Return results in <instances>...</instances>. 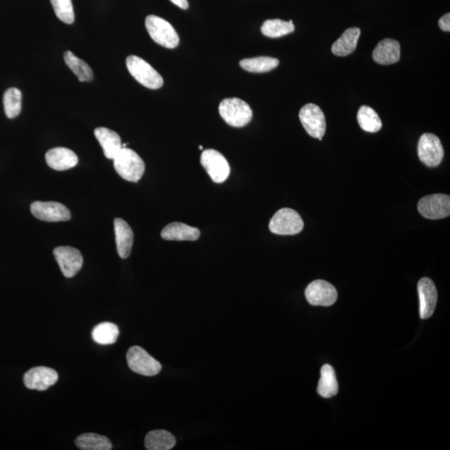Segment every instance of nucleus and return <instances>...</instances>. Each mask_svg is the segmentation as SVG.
<instances>
[{"instance_id": "obj_1", "label": "nucleus", "mask_w": 450, "mask_h": 450, "mask_svg": "<svg viewBox=\"0 0 450 450\" xmlns=\"http://www.w3.org/2000/svg\"><path fill=\"white\" fill-rule=\"evenodd\" d=\"M112 160L116 172L125 181L136 183L144 175V162L139 154L131 149H121Z\"/></svg>"}, {"instance_id": "obj_2", "label": "nucleus", "mask_w": 450, "mask_h": 450, "mask_svg": "<svg viewBox=\"0 0 450 450\" xmlns=\"http://www.w3.org/2000/svg\"><path fill=\"white\" fill-rule=\"evenodd\" d=\"M219 111L225 122L233 127H244L253 118L251 108L239 98L224 99L219 104Z\"/></svg>"}, {"instance_id": "obj_3", "label": "nucleus", "mask_w": 450, "mask_h": 450, "mask_svg": "<svg viewBox=\"0 0 450 450\" xmlns=\"http://www.w3.org/2000/svg\"><path fill=\"white\" fill-rule=\"evenodd\" d=\"M145 27L151 39L167 49L176 48L179 37L174 28L164 19L156 15H149L145 19Z\"/></svg>"}, {"instance_id": "obj_4", "label": "nucleus", "mask_w": 450, "mask_h": 450, "mask_svg": "<svg viewBox=\"0 0 450 450\" xmlns=\"http://www.w3.org/2000/svg\"><path fill=\"white\" fill-rule=\"evenodd\" d=\"M126 66L132 76L148 89H160L164 85L161 75L143 58L135 56H128L126 58Z\"/></svg>"}, {"instance_id": "obj_5", "label": "nucleus", "mask_w": 450, "mask_h": 450, "mask_svg": "<svg viewBox=\"0 0 450 450\" xmlns=\"http://www.w3.org/2000/svg\"><path fill=\"white\" fill-rule=\"evenodd\" d=\"M303 221L301 216L292 208L279 210L270 219L269 229L275 235H294L303 231Z\"/></svg>"}, {"instance_id": "obj_6", "label": "nucleus", "mask_w": 450, "mask_h": 450, "mask_svg": "<svg viewBox=\"0 0 450 450\" xmlns=\"http://www.w3.org/2000/svg\"><path fill=\"white\" fill-rule=\"evenodd\" d=\"M127 362L129 369L133 372L153 376L160 372L162 365L140 346H133L127 353Z\"/></svg>"}, {"instance_id": "obj_7", "label": "nucleus", "mask_w": 450, "mask_h": 450, "mask_svg": "<svg viewBox=\"0 0 450 450\" xmlns=\"http://www.w3.org/2000/svg\"><path fill=\"white\" fill-rule=\"evenodd\" d=\"M299 119L306 132L312 138L322 140L326 131V120L321 108L315 103H308L299 111Z\"/></svg>"}, {"instance_id": "obj_8", "label": "nucleus", "mask_w": 450, "mask_h": 450, "mask_svg": "<svg viewBox=\"0 0 450 450\" xmlns=\"http://www.w3.org/2000/svg\"><path fill=\"white\" fill-rule=\"evenodd\" d=\"M200 162L215 183H224L231 174V167L226 158L217 150H204Z\"/></svg>"}, {"instance_id": "obj_9", "label": "nucleus", "mask_w": 450, "mask_h": 450, "mask_svg": "<svg viewBox=\"0 0 450 450\" xmlns=\"http://www.w3.org/2000/svg\"><path fill=\"white\" fill-rule=\"evenodd\" d=\"M418 210L428 219L447 218L450 215L449 195L435 194L425 196L418 203Z\"/></svg>"}, {"instance_id": "obj_10", "label": "nucleus", "mask_w": 450, "mask_h": 450, "mask_svg": "<svg viewBox=\"0 0 450 450\" xmlns=\"http://www.w3.org/2000/svg\"><path fill=\"white\" fill-rule=\"evenodd\" d=\"M418 156L425 165L431 168L439 166L444 156V148L439 138L433 133H424L419 141Z\"/></svg>"}, {"instance_id": "obj_11", "label": "nucleus", "mask_w": 450, "mask_h": 450, "mask_svg": "<svg viewBox=\"0 0 450 450\" xmlns=\"http://www.w3.org/2000/svg\"><path fill=\"white\" fill-rule=\"evenodd\" d=\"M306 297L311 306L328 307L336 302L338 292L331 283L317 279L306 288Z\"/></svg>"}, {"instance_id": "obj_12", "label": "nucleus", "mask_w": 450, "mask_h": 450, "mask_svg": "<svg viewBox=\"0 0 450 450\" xmlns=\"http://www.w3.org/2000/svg\"><path fill=\"white\" fill-rule=\"evenodd\" d=\"M53 256L66 278L75 276L82 268L83 258L77 249L60 246L53 249Z\"/></svg>"}, {"instance_id": "obj_13", "label": "nucleus", "mask_w": 450, "mask_h": 450, "mask_svg": "<svg viewBox=\"0 0 450 450\" xmlns=\"http://www.w3.org/2000/svg\"><path fill=\"white\" fill-rule=\"evenodd\" d=\"M31 210L35 218L46 222H60L71 219L69 208L58 202H33Z\"/></svg>"}, {"instance_id": "obj_14", "label": "nucleus", "mask_w": 450, "mask_h": 450, "mask_svg": "<svg viewBox=\"0 0 450 450\" xmlns=\"http://www.w3.org/2000/svg\"><path fill=\"white\" fill-rule=\"evenodd\" d=\"M56 370L49 367L39 366L29 369L24 376V385L29 390L44 391L58 381Z\"/></svg>"}, {"instance_id": "obj_15", "label": "nucleus", "mask_w": 450, "mask_h": 450, "mask_svg": "<svg viewBox=\"0 0 450 450\" xmlns=\"http://www.w3.org/2000/svg\"><path fill=\"white\" fill-rule=\"evenodd\" d=\"M419 315L422 319L431 318L438 301V292L432 279L425 277L418 283Z\"/></svg>"}, {"instance_id": "obj_16", "label": "nucleus", "mask_w": 450, "mask_h": 450, "mask_svg": "<svg viewBox=\"0 0 450 450\" xmlns=\"http://www.w3.org/2000/svg\"><path fill=\"white\" fill-rule=\"evenodd\" d=\"M45 160L50 168L57 171H65L78 165L76 153L69 149L58 147L49 150Z\"/></svg>"}, {"instance_id": "obj_17", "label": "nucleus", "mask_w": 450, "mask_h": 450, "mask_svg": "<svg viewBox=\"0 0 450 450\" xmlns=\"http://www.w3.org/2000/svg\"><path fill=\"white\" fill-rule=\"evenodd\" d=\"M117 251L121 258L131 256L133 244V232L126 221L117 218L114 221Z\"/></svg>"}, {"instance_id": "obj_18", "label": "nucleus", "mask_w": 450, "mask_h": 450, "mask_svg": "<svg viewBox=\"0 0 450 450\" xmlns=\"http://www.w3.org/2000/svg\"><path fill=\"white\" fill-rule=\"evenodd\" d=\"M400 44L398 41L385 39L379 42L373 52V60L378 65H390L399 62Z\"/></svg>"}, {"instance_id": "obj_19", "label": "nucleus", "mask_w": 450, "mask_h": 450, "mask_svg": "<svg viewBox=\"0 0 450 450\" xmlns=\"http://www.w3.org/2000/svg\"><path fill=\"white\" fill-rule=\"evenodd\" d=\"M199 236V228L179 222L167 225L161 232V237L165 240L195 241Z\"/></svg>"}, {"instance_id": "obj_20", "label": "nucleus", "mask_w": 450, "mask_h": 450, "mask_svg": "<svg viewBox=\"0 0 450 450\" xmlns=\"http://www.w3.org/2000/svg\"><path fill=\"white\" fill-rule=\"evenodd\" d=\"M94 135L103 148L104 156L108 160H114L123 148L118 133L110 128L100 127L95 129Z\"/></svg>"}, {"instance_id": "obj_21", "label": "nucleus", "mask_w": 450, "mask_h": 450, "mask_svg": "<svg viewBox=\"0 0 450 450\" xmlns=\"http://www.w3.org/2000/svg\"><path fill=\"white\" fill-rule=\"evenodd\" d=\"M361 35L360 29L358 28H350L346 29L332 46V53L336 56H347L356 49L358 39Z\"/></svg>"}, {"instance_id": "obj_22", "label": "nucleus", "mask_w": 450, "mask_h": 450, "mask_svg": "<svg viewBox=\"0 0 450 450\" xmlns=\"http://www.w3.org/2000/svg\"><path fill=\"white\" fill-rule=\"evenodd\" d=\"M176 444V439L169 431L158 429L150 431L145 437V448L149 450H169Z\"/></svg>"}, {"instance_id": "obj_23", "label": "nucleus", "mask_w": 450, "mask_h": 450, "mask_svg": "<svg viewBox=\"0 0 450 450\" xmlns=\"http://www.w3.org/2000/svg\"><path fill=\"white\" fill-rule=\"evenodd\" d=\"M318 394L323 398H332L339 392L335 369L329 365H325L321 369V377L319 381Z\"/></svg>"}, {"instance_id": "obj_24", "label": "nucleus", "mask_w": 450, "mask_h": 450, "mask_svg": "<svg viewBox=\"0 0 450 450\" xmlns=\"http://www.w3.org/2000/svg\"><path fill=\"white\" fill-rule=\"evenodd\" d=\"M75 444L82 450H110L112 444L106 436L98 433H86L79 435L75 440Z\"/></svg>"}, {"instance_id": "obj_25", "label": "nucleus", "mask_w": 450, "mask_h": 450, "mask_svg": "<svg viewBox=\"0 0 450 450\" xmlns=\"http://www.w3.org/2000/svg\"><path fill=\"white\" fill-rule=\"evenodd\" d=\"M279 60L272 57L245 58L240 62L242 69L251 73H265L276 68Z\"/></svg>"}, {"instance_id": "obj_26", "label": "nucleus", "mask_w": 450, "mask_h": 450, "mask_svg": "<svg viewBox=\"0 0 450 450\" xmlns=\"http://www.w3.org/2000/svg\"><path fill=\"white\" fill-rule=\"evenodd\" d=\"M119 335V327L110 322L99 324L92 331L94 341L101 345L115 344L118 340Z\"/></svg>"}, {"instance_id": "obj_27", "label": "nucleus", "mask_w": 450, "mask_h": 450, "mask_svg": "<svg viewBox=\"0 0 450 450\" xmlns=\"http://www.w3.org/2000/svg\"><path fill=\"white\" fill-rule=\"evenodd\" d=\"M64 58L67 66L76 75L79 81L90 82L93 81V71L85 61L75 56L71 51H66Z\"/></svg>"}, {"instance_id": "obj_28", "label": "nucleus", "mask_w": 450, "mask_h": 450, "mask_svg": "<svg viewBox=\"0 0 450 450\" xmlns=\"http://www.w3.org/2000/svg\"><path fill=\"white\" fill-rule=\"evenodd\" d=\"M293 21L281 19H268L265 21L261 27L262 35L269 38H281L294 31Z\"/></svg>"}, {"instance_id": "obj_29", "label": "nucleus", "mask_w": 450, "mask_h": 450, "mask_svg": "<svg viewBox=\"0 0 450 450\" xmlns=\"http://www.w3.org/2000/svg\"><path fill=\"white\" fill-rule=\"evenodd\" d=\"M358 122L362 131L376 133L382 128V121L377 112L369 106H362L358 112Z\"/></svg>"}, {"instance_id": "obj_30", "label": "nucleus", "mask_w": 450, "mask_h": 450, "mask_svg": "<svg viewBox=\"0 0 450 450\" xmlns=\"http://www.w3.org/2000/svg\"><path fill=\"white\" fill-rule=\"evenodd\" d=\"M4 112L8 119H14L22 108V93L16 88H10L3 94Z\"/></svg>"}, {"instance_id": "obj_31", "label": "nucleus", "mask_w": 450, "mask_h": 450, "mask_svg": "<svg viewBox=\"0 0 450 450\" xmlns=\"http://www.w3.org/2000/svg\"><path fill=\"white\" fill-rule=\"evenodd\" d=\"M54 12L62 22L71 24L74 22V12L72 0H50Z\"/></svg>"}, {"instance_id": "obj_32", "label": "nucleus", "mask_w": 450, "mask_h": 450, "mask_svg": "<svg viewBox=\"0 0 450 450\" xmlns=\"http://www.w3.org/2000/svg\"><path fill=\"white\" fill-rule=\"evenodd\" d=\"M439 26L442 29V31H445V32H449L450 31V15H449V12H448V14L444 15L439 20Z\"/></svg>"}, {"instance_id": "obj_33", "label": "nucleus", "mask_w": 450, "mask_h": 450, "mask_svg": "<svg viewBox=\"0 0 450 450\" xmlns=\"http://www.w3.org/2000/svg\"><path fill=\"white\" fill-rule=\"evenodd\" d=\"M175 6L182 8V10H187L189 8V2L188 0H170Z\"/></svg>"}, {"instance_id": "obj_34", "label": "nucleus", "mask_w": 450, "mask_h": 450, "mask_svg": "<svg viewBox=\"0 0 450 450\" xmlns=\"http://www.w3.org/2000/svg\"><path fill=\"white\" fill-rule=\"evenodd\" d=\"M199 149H203V146L200 145L199 146Z\"/></svg>"}]
</instances>
